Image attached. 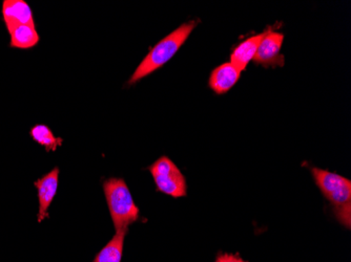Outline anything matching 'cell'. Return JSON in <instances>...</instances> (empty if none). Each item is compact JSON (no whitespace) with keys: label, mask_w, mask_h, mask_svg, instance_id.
<instances>
[{"label":"cell","mask_w":351,"mask_h":262,"mask_svg":"<svg viewBox=\"0 0 351 262\" xmlns=\"http://www.w3.org/2000/svg\"><path fill=\"white\" fill-rule=\"evenodd\" d=\"M29 135L33 141L43 146L47 151H56L63 142L61 137H55L50 127H47L43 124H37V125L33 126L29 130Z\"/></svg>","instance_id":"7c38bea8"},{"label":"cell","mask_w":351,"mask_h":262,"mask_svg":"<svg viewBox=\"0 0 351 262\" xmlns=\"http://www.w3.org/2000/svg\"><path fill=\"white\" fill-rule=\"evenodd\" d=\"M126 234L128 230L116 232L115 236L96 255L93 262H121Z\"/></svg>","instance_id":"8fae6325"},{"label":"cell","mask_w":351,"mask_h":262,"mask_svg":"<svg viewBox=\"0 0 351 262\" xmlns=\"http://www.w3.org/2000/svg\"><path fill=\"white\" fill-rule=\"evenodd\" d=\"M198 21H191L177 27L171 34L159 41L155 47H152L149 54L143 58L134 74L132 75L128 84L133 86L142 79L153 74L156 70L162 68L180 50L189 38L191 31L198 25Z\"/></svg>","instance_id":"6da1fadb"},{"label":"cell","mask_w":351,"mask_h":262,"mask_svg":"<svg viewBox=\"0 0 351 262\" xmlns=\"http://www.w3.org/2000/svg\"><path fill=\"white\" fill-rule=\"evenodd\" d=\"M3 18L7 29L21 25H35L34 16L25 0H5Z\"/></svg>","instance_id":"52a82bcc"},{"label":"cell","mask_w":351,"mask_h":262,"mask_svg":"<svg viewBox=\"0 0 351 262\" xmlns=\"http://www.w3.org/2000/svg\"><path fill=\"white\" fill-rule=\"evenodd\" d=\"M59 168H54L50 172L43 175L34 183L38 191L39 211L38 222H43L49 218V208L54 200L58 189Z\"/></svg>","instance_id":"8992f818"},{"label":"cell","mask_w":351,"mask_h":262,"mask_svg":"<svg viewBox=\"0 0 351 262\" xmlns=\"http://www.w3.org/2000/svg\"><path fill=\"white\" fill-rule=\"evenodd\" d=\"M104 191L116 232L128 230L139 218L131 191L122 179H108L104 182Z\"/></svg>","instance_id":"3957f363"},{"label":"cell","mask_w":351,"mask_h":262,"mask_svg":"<svg viewBox=\"0 0 351 262\" xmlns=\"http://www.w3.org/2000/svg\"><path fill=\"white\" fill-rule=\"evenodd\" d=\"M10 47L19 50H29L38 44L40 37L35 25H21L8 29Z\"/></svg>","instance_id":"30bf717a"},{"label":"cell","mask_w":351,"mask_h":262,"mask_svg":"<svg viewBox=\"0 0 351 262\" xmlns=\"http://www.w3.org/2000/svg\"><path fill=\"white\" fill-rule=\"evenodd\" d=\"M264 35H265V31L261 34L254 35V36L245 39L238 47H234V50L230 55V62L241 72L245 70L250 61L254 60V56L257 54L258 47H259Z\"/></svg>","instance_id":"9c48e42d"},{"label":"cell","mask_w":351,"mask_h":262,"mask_svg":"<svg viewBox=\"0 0 351 262\" xmlns=\"http://www.w3.org/2000/svg\"><path fill=\"white\" fill-rule=\"evenodd\" d=\"M157 191L173 198H184L187 194L186 179L169 157H161L149 168Z\"/></svg>","instance_id":"277c9868"},{"label":"cell","mask_w":351,"mask_h":262,"mask_svg":"<svg viewBox=\"0 0 351 262\" xmlns=\"http://www.w3.org/2000/svg\"><path fill=\"white\" fill-rule=\"evenodd\" d=\"M241 70L230 62L223 63L213 70L210 76V88L217 94L230 92L241 77Z\"/></svg>","instance_id":"ba28073f"},{"label":"cell","mask_w":351,"mask_h":262,"mask_svg":"<svg viewBox=\"0 0 351 262\" xmlns=\"http://www.w3.org/2000/svg\"><path fill=\"white\" fill-rule=\"evenodd\" d=\"M283 41L284 35L282 33L271 29H266L265 35L258 47L257 54L254 56V62L266 68L283 66L284 56L281 55Z\"/></svg>","instance_id":"5b68a950"},{"label":"cell","mask_w":351,"mask_h":262,"mask_svg":"<svg viewBox=\"0 0 351 262\" xmlns=\"http://www.w3.org/2000/svg\"><path fill=\"white\" fill-rule=\"evenodd\" d=\"M311 172L317 188L332 206L337 220L349 230L351 224L350 179L317 167H311Z\"/></svg>","instance_id":"7a4b0ae2"},{"label":"cell","mask_w":351,"mask_h":262,"mask_svg":"<svg viewBox=\"0 0 351 262\" xmlns=\"http://www.w3.org/2000/svg\"><path fill=\"white\" fill-rule=\"evenodd\" d=\"M215 262H248L244 260L241 256L237 254L219 253Z\"/></svg>","instance_id":"4fadbf2b"}]
</instances>
